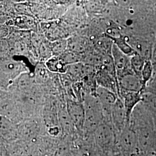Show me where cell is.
<instances>
[{
    "label": "cell",
    "instance_id": "obj_1",
    "mask_svg": "<svg viewBox=\"0 0 156 156\" xmlns=\"http://www.w3.org/2000/svg\"><path fill=\"white\" fill-rule=\"evenodd\" d=\"M129 45L135 51L148 61L151 60L156 41L155 33L124 35Z\"/></svg>",
    "mask_w": 156,
    "mask_h": 156
},
{
    "label": "cell",
    "instance_id": "obj_2",
    "mask_svg": "<svg viewBox=\"0 0 156 156\" xmlns=\"http://www.w3.org/2000/svg\"><path fill=\"white\" fill-rule=\"evenodd\" d=\"M85 109V121L84 127L95 130L102 123L104 111L100 102L95 96L86 102Z\"/></svg>",
    "mask_w": 156,
    "mask_h": 156
},
{
    "label": "cell",
    "instance_id": "obj_3",
    "mask_svg": "<svg viewBox=\"0 0 156 156\" xmlns=\"http://www.w3.org/2000/svg\"><path fill=\"white\" fill-rule=\"evenodd\" d=\"M111 55L117 78L134 73L131 66V57L124 54L114 44L112 49Z\"/></svg>",
    "mask_w": 156,
    "mask_h": 156
},
{
    "label": "cell",
    "instance_id": "obj_4",
    "mask_svg": "<svg viewBox=\"0 0 156 156\" xmlns=\"http://www.w3.org/2000/svg\"><path fill=\"white\" fill-rule=\"evenodd\" d=\"M111 119L113 127L120 133L127 127L126 110L123 101L119 97L112 108Z\"/></svg>",
    "mask_w": 156,
    "mask_h": 156
},
{
    "label": "cell",
    "instance_id": "obj_5",
    "mask_svg": "<svg viewBox=\"0 0 156 156\" xmlns=\"http://www.w3.org/2000/svg\"><path fill=\"white\" fill-rule=\"evenodd\" d=\"M22 65L13 60H5L1 63V80L3 82L11 81L12 83L19 76L25 73Z\"/></svg>",
    "mask_w": 156,
    "mask_h": 156
},
{
    "label": "cell",
    "instance_id": "obj_6",
    "mask_svg": "<svg viewBox=\"0 0 156 156\" xmlns=\"http://www.w3.org/2000/svg\"><path fill=\"white\" fill-rule=\"evenodd\" d=\"M117 80L119 90V94L120 91L142 92V91L143 85L141 79L134 73H129L119 77Z\"/></svg>",
    "mask_w": 156,
    "mask_h": 156
},
{
    "label": "cell",
    "instance_id": "obj_7",
    "mask_svg": "<svg viewBox=\"0 0 156 156\" xmlns=\"http://www.w3.org/2000/svg\"><path fill=\"white\" fill-rule=\"evenodd\" d=\"M67 112L76 128H83L85 121V109L83 105L76 101H68Z\"/></svg>",
    "mask_w": 156,
    "mask_h": 156
},
{
    "label": "cell",
    "instance_id": "obj_8",
    "mask_svg": "<svg viewBox=\"0 0 156 156\" xmlns=\"http://www.w3.org/2000/svg\"><path fill=\"white\" fill-rule=\"evenodd\" d=\"M118 97L123 101L125 106L128 126L130 117L135 108L143 101V94L142 92L120 91Z\"/></svg>",
    "mask_w": 156,
    "mask_h": 156
},
{
    "label": "cell",
    "instance_id": "obj_9",
    "mask_svg": "<svg viewBox=\"0 0 156 156\" xmlns=\"http://www.w3.org/2000/svg\"><path fill=\"white\" fill-rule=\"evenodd\" d=\"M96 97L100 101L104 113L111 117L112 108L116 102L118 96L116 94L109 90L98 86L95 90Z\"/></svg>",
    "mask_w": 156,
    "mask_h": 156
},
{
    "label": "cell",
    "instance_id": "obj_10",
    "mask_svg": "<svg viewBox=\"0 0 156 156\" xmlns=\"http://www.w3.org/2000/svg\"><path fill=\"white\" fill-rule=\"evenodd\" d=\"M95 133L98 142L103 147L111 145L114 139L113 128L111 124L101 123L95 129Z\"/></svg>",
    "mask_w": 156,
    "mask_h": 156
},
{
    "label": "cell",
    "instance_id": "obj_11",
    "mask_svg": "<svg viewBox=\"0 0 156 156\" xmlns=\"http://www.w3.org/2000/svg\"><path fill=\"white\" fill-rule=\"evenodd\" d=\"M120 142L122 147L127 151L133 152L138 149L136 134L129 127H127L121 132Z\"/></svg>",
    "mask_w": 156,
    "mask_h": 156
},
{
    "label": "cell",
    "instance_id": "obj_12",
    "mask_svg": "<svg viewBox=\"0 0 156 156\" xmlns=\"http://www.w3.org/2000/svg\"><path fill=\"white\" fill-rule=\"evenodd\" d=\"M111 39L112 40L113 44L116 45L120 50L129 57H131L136 53H137L132 48V46L129 45L123 34H121L120 36L117 37L112 38Z\"/></svg>",
    "mask_w": 156,
    "mask_h": 156
},
{
    "label": "cell",
    "instance_id": "obj_13",
    "mask_svg": "<svg viewBox=\"0 0 156 156\" xmlns=\"http://www.w3.org/2000/svg\"><path fill=\"white\" fill-rule=\"evenodd\" d=\"M154 71L152 63L150 60L146 61L145 62V66L143 68V69L141 73V80L142 82L143 88L142 93L146 89L147 85L151 83L154 79Z\"/></svg>",
    "mask_w": 156,
    "mask_h": 156
},
{
    "label": "cell",
    "instance_id": "obj_14",
    "mask_svg": "<svg viewBox=\"0 0 156 156\" xmlns=\"http://www.w3.org/2000/svg\"><path fill=\"white\" fill-rule=\"evenodd\" d=\"M143 102L151 112L153 119H156V91H149L142 93Z\"/></svg>",
    "mask_w": 156,
    "mask_h": 156
},
{
    "label": "cell",
    "instance_id": "obj_15",
    "mask_svg": "<svg viewBox=\"0 0 156 156\" xmlns=\"http://www.w3.org/2000/svg\"><path fill=\"white\" fill-rule=\"evenodd\" d=\"M49 71L54 73H64L67 71V67L65 66V62L60 58L56 57L49 58L45 65Z\"/></svg>",
    "mask_w": 156,
    "mask_h": 156
},
{
    "label": "cell",
    "instance_id": "obj_16",
    "mask_svg": "<svg viewBox=\"0 0 156 156\" xmlns=\"http://www.w3.org/2000/svg\"><path fill=\"white\" fill-rule=\"evenodd\" d=\"M146 61L147 60L144 57H143L138 53H136L135 55L131 57V68L133 72L135 73V74L136 75L140 78L141 76L142 71Z\"/></svg>",
    "mask_w": 156,
    "mask_h": 156
},
{
    "label": "cell",
    "instance_id": "obj_17",
    "mask_svg": "<svg viewBox=\"0 0 156 156\" xmlns=\"http://www.w3.org/2000/svg\"><path fill=\"white\" fill-rule=\"evenodd\" d=\"M49 69L45 65L38 64L35 69L34 80L38 83H46L49 79Z\"/></svg>",
    "mask_w": 156,
    "mask_h": 156
},
{
    "label": "cell",
    "instance_id": "obj_18",
    "mask_svg": "<svg viewBox=\"0 0 156 156\" xmlns=\"http://www.w3.org/2000/svg\"><path fill=\"white\" fill-rule=\"evenodd\" d=\"M32 83L33 78L27 73H24L19 76L12 83L16 85L19 89H27L31 86Z\"/></svg>",
    "mask_w": 156,
    "mask_h": 156
},
{
    "label": "cell",
    "instance_id": "obj_19",
    "mask_svg": "<svg viewBox=\"0 0 156 156\" xmlns=\"http://www.w3.org/2000/svg\"><path fill=\"white\" fill-rule=\"evenodd\" d=\"M1 133L3 135H7L8 136H13L15 133V129L13 125L6 117H2L1 122Z\"/></svg>",
    "mask_w": 156,
    "mask_h": 156
},
{
    "label": "cell",
    "instance_id": "obj_20",
    "mask_svg": "<svg viewBox=\"0 0 156 156\" xmlns=\"http://www.w3.org/2000/svg\"><path fill=\"white\" fill-rule=\"evenodd\" d=\"M107 3L106 2L101 1H91L87 5V9L91 12L101 13L104 12L107 9Z\"/></svg>",
    "mask_w": 156,
    "mask_h": 156
},
{
    "label": "cell",
    "instance_id": "obj_21",
    "mask_svg": "<svg viewBox=\"0 0 156 156\" xmlns=\"http://www.w3.org/2000/svg\"><path fill=\"white\" fill-rule=\"evenodd\" d=\"M67 44L64 41L58 42L53 46V51L56 53L63 51L67 46Z\"/></svg>",
    "mask_w": 156,
    "mask_h": 156
},
{
    "label": "cell",
    "instance_id": "obj_22",
    "mask_svg": "<svg viewBox=\"0 0 156 156\" xmlns=\"http://www.w3.org/2000/svg\"><path fill=\"white\" fill-rule=\"evenodd\" d=\"M151 62L152 63V65L153 66L154 71V78H156V38L155 41V43L153 47V49L152 51V55L151 57Z\"/></svg>",
    "mask_w": 156,
    "mask_h": 156
}]
</instances>
